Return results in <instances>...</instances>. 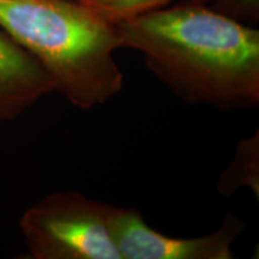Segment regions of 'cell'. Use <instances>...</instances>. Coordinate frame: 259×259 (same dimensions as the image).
<instances>
[{
	"label": "cell",
	"mask_w": 259,
	"mask_h": 259,
	"mask_svg": "<svg viewBox=\"0 0 259 259\" xmlns=\"http://www.w3.org/2000/svg\"><path fill=\"white\" fill-rule=\"evenodd\" d=\"M258 6L259 0H221L216 11L239 21V18H254L258 15Z\"/></svg>",
	"instance_id": "obj_8"
},
{
	"label": "cell",
	"mask_w": 259,
	"mask_h": 259,
	"mask_svg": "<svg viewBox=\"0 0 259 259\" xmlns=\"http://www.w3.org/2000/svg\"><path fill=\"white\" fill-rule=\"evenodd\" d=\"M247 187L259 196V132L242 139L236 147L234 157L220 177L218 191L229 198L235 191Z\"/></svg>",
	"instance_id": "obj_6"
},
{
	"label": "cell",
	"mask_w": 259,
	"mask_h": 259,
	"mask_svg": "<svg viewBox=\"0 0 259 259\" xmlns=\"http://www.w3.org/2000/svg\"><path fill=\"white\" fill-rule=\"evenodd\" d=\"M245 223L228 213L218 231L198 238H170L150 228L135 209L116 208L113 236L121 259H233L232 245Z\"/></svg>",
	"instance_id": "obj_4"
},
{
	"label": "cell",
	"mask_w": 259,
	"mask_h": 259,
	"mask_svg": "<svg viewBox=\"0 0 259 259\" xmlns=\"http://www.w3.org/2000/svg\"><path fill=\"white\" fill-rule=\"evenodd\" d=\"M106 19L119 23L125 19L162 9L171 0H74Z\"/></svg>",
	"instance_id": "obj_7"
},
{
	"label": "cell",
	"mask_w": 259,
	"mask_h": 259,
	"mask_svg": "<svg viewBox=\"0 0 259 259\" xmlns=\"http://www.w3.org/2000/svg\"><path fill=\"white\" fill-rule=\"evenodd\" d=\"M122 47L185 102L222 109L259 103V31L200 5L158 9L114 23Z\"/></svg>",
	"instance_id": "obj_1"
},
{
	"label": "cell",
	"mask_w": 259,
	"mask_h": 259,
	"mask_svg": "<svg viewBox=\"0 0 259 259\" xmlns=\"http://www.w3.org/2000/svg\"><path fill=\"white\" fill-rule=\"evenodd\" d=\"M51 92L35 58L0 31V125L15 120Z\"/></svg>",
	"instance_id": "obj_5"
},
{
	"label": "cell",
	"mask_w": 259,
	"mask_h": 259,
	"mask_svg": "<svg viewBox=\"0 0 259 259\" xmlns=\"http://www.w3.org/2000/svg\"><path fill=\"white\" fill-rule=\"evenodd\" d=\"M0 30L35 58L52 92L80 109L122 90L115 24L74 0H0Z\"/></svg>",
	"instance_id": "obj_2"
},
{
	"label": "cell",
	"mask_w": 259,
	"mask_h": 259,
	"mask_svg": "<svg viewBox=\"0 0 259 259\" xmlns=\"http://www.w3.org/2000/svg\"><path fill=\"white\" fill-rule=\"evenodd\" d=\"M116 208L77 191L57 192L30 206L19 228L35 259H121L113 236Z\"/></svg>",
	"instance_id": "obj_3"
}]
</instances>
